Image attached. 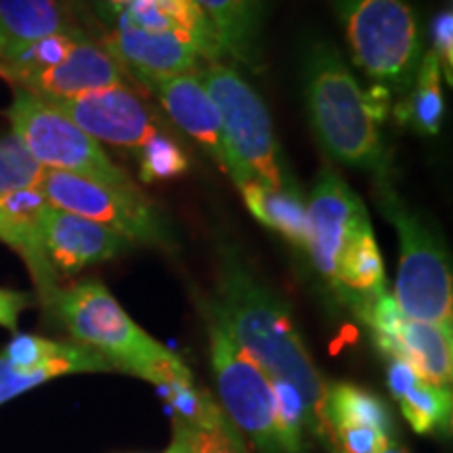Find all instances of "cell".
<instances>
[{"label": "cell", "mask_w": 453, "mask_h": 453, "mask_svg": "<svg viewBox=\"0 0 453 453\" xmlns=\"http://www.w3.org/2000/svg\"><path fill=\"white\" fill-rule=\"evenodd\" d=\"M223 330L246 350L265 373L298 390L315 437L327 434L326 390L296 321L283 300L248 267L234 246L220 248L217 296L203 300Z\"/></svg>", "instance_id": "cell-1"}, {"label": "cell", "mask_w": 453, "mask_h": 453, "mask_svg": "<svg viewBox=\"0 0 453 453\" xmlns=\"http://www.w3.org/2000/svg\"><path fill=\"white\" fill-rule=\"evenodd\" d=\"M47 313L53 315L78 344L104 357L113 372L120 370L143 378L157 388L177 378L191 376L180 357L170 353L134 324L97 280L57 288L47 304Z\"/></svg>", "instance_id": "cell-2"}, {"label": "cell", "mask_w": 453, "mask_h": 453, "mask_svg": "<svg viewBox=\"0 0 453 453\" xmlns=\"http://www.w3.org/2000/svg\"><path fill=\"white\" fill-rule=\"evenodd\" d=\"M309 120L327 156L347 166L382 174L380 120L367 93L330 42H313L304 64Z\"/></svg>", "instance_id": "cell-3"}, {"label": "cell", "mask_w": 453, "mask_h": 453, "mask_svg": "<svg viewBox=\"0 0 453 453\" xmlns=\"http://www.w3.org/2000/svg\"><path fill=\"white\" fill-rule=\"evenodd\" d=\"M197 76L219 110L229 154V174L237 187L248 180H258L275 189L294 185L286 173L267 105L250 82L223 61L208 64Z\"/></svg>", "instance_id": "cell-4"}, {"label": "cell", "mask_w": 453, "mask_h": 453, "mask_svg": "<svg viewBox=\"0 0 453 453\" xmlns=\"http://www.w3.org/2000/svg\"><path fill=\"white\" fill-rule=\"evenodd\" d=\"M355 65L388 93H405L422 61V36L407 0H332Z\"/></svg>", "instance_id": "cell-5"}, {"label": "cell", "mask_w": 453, "mask_h": 453, "mask_svg": "<svg viewBox=\"0 0 453 453\" xmlns=\"http://www.w3.org/2000/svg\"><path fill=\"white\" fill-rule=\"evenodd\" d=\"M380 203L399 235V271L393 296L396 307L410 319L451 330V267L443 242L418 214L407 211L393 191L382 189Z\"/></svg>", "instance_id": "cell-6"}, {"label": "cell", "mask_w": 453, "mask_h": 453, "mask_svg": "<svg viewBox=\"0 0 453 453\" xmlns=\"http://www.w3.org/2000/svg\"><path fill=\"white\" fill-rule=\"evenodd\" d=\"M7 118L11 130L44 168L116 187L134 185L127 170L111 162L101 143L30 90L15 87Z\"/></svg>", "instance_id": "cell-7"}, {"label": "cell", "mask_w": 453, "mask_h": 453, "mask_svg": "<svg viewBox=\"0 0 453 453\" xmlns=\"http://www.w3.org/2000/svg\"><path fill=\"white\" fill-rule=\"evenodd\" d=\"M202 311L211 340L214 382L229 420L260 453H288L277 424L271 378L237 347L206 304H202Z\"/></svg>", "instance_id": "cell-8"}, {"label": "cell", "mask_w": 453, "mask_h": 453, "mask_svg": "<svg viewBox=\"0 0 453 453\" xmlns=\"http://www.w3.org/2000/svg\"><path fill=\"white\" fill-rule=\"evenodd\" d=\"M41 189L50 206L104 225L127 237L130 243H170V229L162 214L141 194L137 185L116 187L47 168Z\"/></svg>", "instance_id": "cell-9"}, {"label": "cell", "mask_w": 453, "mask_h": 453, "mask_svg": "<svg viewBox=\"0 0 453 453\" xmlns=\"http://www.w3.org/2000/svg\"><path fill=\"white\" fill-rule=\"evenodd\" d=\"M350 309L370 327L382 353L405 361L424 382L449 388L453 376L451 330L410 319L384 290L349 300Z\"/></svg>", "instance_id": "cell-10"}, {"label": "cell", "mask_w": 453, "mask_h": 453, "mask_svg": "<svg viewBox=\"0 0 453 453\" xmlns=\"http://www.w3.org/2000/svg\"><path fill=\"white\" fill-rule=\"evenodd\" d=\"M370 223L364 202L338 173L324 168L307 203V252L317 273L334 283L338 260L357 231Z\"/></svg>", "instance_id": "cell-11"}, {"label": "cell", "mask_w": 453, "mask_h": 453, "mask_svg": "<svg viewBox=\"0 0 453 453\" xmlns=\"http://www.w3.org/2000/svg\"><path fill=\"white\" fill-rule=\"evenodd\" d=\"M47 104L70 118L97 143L137 151L157 130L150 107L124 84Z\"/></svg>", "instance_id": "cell-12"}, {"label": "cell", "mask_w": 453, "mask_h": 453, "mask_svg": "<svg viewBox=\"0 0 453 453\" xmlns=\"http://www.w3.org/2000/svg\"><path fill=\"white\" fill-rule=\"evenodd\" d=\"M105 50L118 64H124L139 81L197 73L200 50L189 36L179 30L150 32L137 27L122 13L105 41Z\"/></svg>", "instance_id": "cell-13"}, {"label": "cell", "mask_w": 453, "mask_h": 453, "mask_svg": "<svg viewBox=\"0 0 453 453\" xmlns=\"http://www.w3.org/2000/svg\"><path fill=\"white\" fill-rule=\"evenodd\" d=\"M44 257L55 275L72 277L82 269L120 257L133 243L104 225L49 206L41 220Z\"/></svg>", "instance_id": "cell-14"}, {"label": "cell", "mask_w": 453, "mask_h": 453, "mask_svg": "<svg viewBox=\"0 0 453 453\" xmlns=\"http://www.w3.org/2000/svg\"><path fill=\"white\" fill-rule=\"evenodd\" d=\"M183 133L194 137L211 154L225 173H229V154L223 139V124L217 105L208 95L197 73H180L166 78H143L141 81Z\"/></svg>", "instance_id": "cell-15"}, {"label": "cell", "mask_w": 453, "mask_h": 453, "mask_svg": "<svg viewBox=\"0 0 453 453\" xmlns=\"http://www.w3.org/2000/svg\"><path fill=\"white\" fill-rule=\"evenodd\" d=\"M120 84H124L120 64L81 32L70 55L59 65L26 78L19 88L30 90L42 101H59Z\"/></svg>", "instance_id": "cell-16"}, {"label": "cell", "mask_w": 453, "mask_h": 453, "mask_svg": "<svg viewBox=\"0 0 453 453\" xmlns=\"http://www.w3.org/2000/svg\"><path fill=\"white\" fill-rule=\"evenodd\" d=\"M217 34L223 57L258 70L269 0H191Z\"/></svg>", "instance_id": "cell-17"}, {"label": "cell", "mask_w": 453, "mask_h": 453, "mask_svg": "<svg viewBox=\"0 0 453 453\" xmlns=\"http://www.w3.org/2000/svg\"><path fill=\"white\" fill-rule=\"evenodd\" d=\"M240 191L254 219L281 234L292 246L307 250V203L303 202L296 187L275 189L258 180H248Z\"/></svg>", "instance_id": "cell-18"}, {"label": "cell", "mask_w": 453, "mask_h": 453, "mask_svg": "<svg viewBox=\"0 0 453 453\" xmlns=\"http://www.w3.org/2000/svg\"><path fill=\"white\" fill-rule=\"evenodd\" d=\"M332 288L344 303L387 290L384 260L372 225H365L350 237L347 248L340 254Z\"/></svg>", "instance_id": "cell-19"}, {"label": "cell", "mask_w": 453, "mask_h": 453, "mask_svg": "<svg viewBox=\"0 0 453 453\" xmlns=\"http://www.w3.org/2000/svg\"><path fill=\"white\" fill-rule=\"evenodd\" d=\"M4 50H13L53 34L72 32L57 0H0ZM3 50V53H4Z\"/></svg>", "instance_id": "cell-20"}, {"label": "cell", "mask_w": 453, "mask_h": 453, "mask_svg": "<svg viewBox=\"0 0 453 453\" xmlns=\"http://www.w3.org/2000/svg\"><path fill=\"white\" fill-rule=\"evenodd\" d=\"M443 72L433 50L422 55L416 81L410 88V97L395 107L396 118L420 134H439L445 116Z\"/></svg>", "instance_id": "cell-21"}, {"label": "cell", "mask_w": 453, "mask_h": 453, "mask_svg": "<svg viewBox=\"0 0 453 453\" xmlns=\"http://www.w3.org/2000/svg\"><path fill=\"white\" fill-rule=\"evenodd\" d=\"M326 418L330 426L353 424L382 433L387 439H393L395 424L388 407L380 396L370 390L355 387V384L338 382L326 390Z\"/></svg>", "instance_id": "cell-22"}, {"label": "cell", "mask_w": 453, "mask_h": 453, "mask_svg": "<svg viewBox=\"0 0 453 453\" xmlns=\"http://www.w3.org/2000/svg\"><path fill=\"white\" fill-rule=\"evenodd\" d=\"M78 34H81L78 30L53 34V36H44L41 41L24 44L19 49L4 50L0 55V76L17 82V87H19L26 78L34 76V73L59 65L70 55Z\"/></svg>", "instance_id": "cell-23"}, {"label": "cell", "mask_w": 453, "mask_h": 453, "mask_svg": "<svg viewBox=\"0 0 453 453\" xmlns=\"http://www.w3.org/2000/svg\"><path fill=\"white\" fill-rule=\"evenodd\" d=\"M399 407L416 434H445L451 428V390L424 382H416L399 396Z\"/></svg>", "instance_id": "cell-24"}, {"label": "cell", "mask_w": 453, "mask_h": 453, "mask_svg": "<svg viewBox=\"0 0 453 453\" xmlns=\"http://www.w3.org/2000/svg\"><path fill=\"white\" fill-rule=\"evenodd\" d=\"M162 395L177 411V420L194 428H217L229 420L208 390L196 387L194 376L177 378L162 387Z\"/></svg>", "instance_id": "cell-25"}, {"label": "cell", "mask_w": 453, "mask_h": 453, "mask_svg": "<svg viewBox=\"0 0 453 453\" xmlns=\"http://www.w3.org/2000/svg\"><path fill=\"white\" fill-rule=\"evenodd\" d=\"M90 372H113L111 365L95 364V361H57L41 370L26 372L17 370L0 357V405L15 396L27 393V390L41 387V384L53 380V378L67 376V373H90Z\"/></svg>", "instance_id": "cell-26"}, {"label": "cell", "mask_w": 453, "mask_h": 453, "mask_svg": "<svg viewBox=\"0 0 453 453\" xmlns=\"http://www.w3.org/2000/svg\"><path fill=\"white\" fill-rule=\"evenodd\" d=\"M44 173L47 168L30 154L13 130L0 137V196L41 187Z\"/></svg>", "instance_id": "cell-27"}, {"label": "cell", "mask_w": 453, "mask_h": 453, "mask_svg": "<svg viewBox=\"0 0 453 453\" xmlns=\"http://www.w3.org/2000/svg\"><path fill=\"white\" fill-rule=\"evenodd\" d=\"M139 177L143 183L177 179L189 170V157L177 141L156 130L137 150Z\"/></svg>", "instance_id": "cell-28"}, {"label": "cell", "mask_w": 453, "mask_h": 453, "mask_svg": "<svg viewBox=\"0 0 453 453\" xmlns=\"http://www.w3.org/2000/svg\"><path fill=\"white\" fill-rule=\"evenodd\" d=\"M271 388H273L275 399V416L280 424L283 443L288 453H307V441H304V430L309 428V413L304 407L303 396L298 390L283 380L271 378Z\"/></svg>", "instance_id": "cell-29"}, {"label": "cell", "mask_w": 453, "mask_h": 453, "mask_svg": "<svg viewBox=\"0 0 453 453\" xmlns=\"http://www.w3.org/2000/svg\"><path fill=\"white\" fill-rule=\"evenodd\" d=\"M173 443L183 453H248L242 433L231 420L217 428H194L177 420Z\"/></svg>", "instance_id": "cell-30"}, {"label": "cell", "mask_w": 453, "mask_h": 453, "mask_svg": "<svg viewBox=\"0 0 453 453\" xmlns=\"http://www.w3.org/2000/svg\"><path fill=\"white\" fill-rule=\"evenodd\" d=\"M0 242L7 243L9 248H13V250L19 254L21 258H24L27 269H30L32 280H34V283H36V290H38V296H41V303L47 307L49 300L53 298L57 288H59L57 286V280H59V277H57L55 271L50 269L47 257L34 250L30 243L26 242V237L21 235L13 225H11V220L4 217L3 212H0Z\"/></svg>", "instance_id": "cell-31"}, {"label": "cell", "mask_w": 453, "mask_h": 453, "mask_svg": "<svg viewBox=\"0 0 453 453\" xmlns=\"http://www.w3.org/2000/svg\"><path fill=\"white\" fill-rule=\"evenodd\" d=\"M334 443L342 453H380L390 443L382 433L353 424L334 426Z\"/></svg>", "instance_id": "cell-32"}, {"label": "cell", "mask_w": 453, "mask_h": 453, "mask_svg": "<svg viewBox=\"0 0 453 453\" xmlns=\"http://www.w3.org/2000/svg\"><path fill=\"white\" fill-rule=\"evenodd\" d=\"M433 53L437 55L447 84L453 82V15L447 9L433 21Z\"/></svg>", "instance_id": "cell-33"}, {"label": "cell", "mask_w": 453, "mask_h": 453, "mask_svg": "<svg viewBox=\"0 0 453 453\" xmlns=\"http://www.w3.org/2000/svg\"><path fill=\"white\" fill-rule=\"evenodd\" d=\"M30 304H32L30 294L0 288V326L7 327L11 332H15L21 311L30 307Z\"/></svg>", "instance_id": "cell-34"}, {"label": "cell", "mask_w": 453, "mask_h": 453, "mask_svg": "<svg viewBox=\"0 0 453 453\" xmlns=\"http://www.w3.org/2000/svg\"><path fill=\"white\" fill-rule=\"evenodd\" d=\"M97 4H99V7L104 9V11H111L113 19H116V17L120 15L124 9H127L128 0H97Z\"/></svg>", "instance_id": "cell-35"}, {"label": "cell", "mask_w": 453, "mask_h": 453, "mask_svg": "<svg viewBox=\"0 0 453 453\" xmlns=\"http://www.w3.org/2000/svg\"><path fill=\"white\" fill-rule=\"evenodd\" d=\"M380 453H405V451L401 449V447H396V445L393 443V441H390V443H388L387 447H384V449H382Z\"/></svg>", "instance_id": "cell-36"}, {"label": "cell", "mask_w": 453, "mask_h": 453, "mask_svg": "<svg viewBox=\"0 0 453 453\" xmlns=\"http://www.w3.org/2000/svg\"><path fill=\"white\" fill-rule=\"evenodd\" d=\"M166 453H183V451L179 449V445H174V443H173V445L168 447V451H166Z\"/></svg>", "instance_id": "cell-37"}, {"label": "cell", "mask_w": 453, "mask_h": 453, "mask_svg": "<svg viewBox=\"0 0 453 453\" xmlns=\"http://www.w3.org/2000/svg\"><path fill=\"white\" fill-rule=\"evenodd\" d=\"M4 50V36H3V30H0V55H3Z\"/></svg>", "instance_id": "cell-38"}]
</instances>
